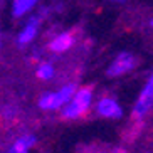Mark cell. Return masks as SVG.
<instances>
[{
	"label": "cell",
	"instance_id": "obj_1",
	"mask_svg": "<svg viewBox=\"0 0 153 153\" xmlns=\"http://www.w3.org/2000/svg\"><path fill=\"white\" fill-rule=\"evenodd\" d=\"M91 99H93V86H86L82 89H79L76 94L72 96L69 104L64 108L62 118L64 120H76L86 114V111L91 106Z\"/></svg>",
	"mask_w": 153,
	"mask_h": 153
},
{
	"label": "cell",
	"instance_id": "obj_2",
	"mask_svg": "<svg viewBox=\"0 0 153 153\" xmlns=\"http://www.w3.org/2000/svg\"><path fill=\"white\" fill-rule=\"evenodd\" d=\"M74 91H76V86L68 84V86H64L61 91H57V93H45L39 99V106L42 109H47V111H51V109H59L64 103H68V101L72 99Z\"/></svg>",
	"mask_w": 153,
	"mask_h": 153
},
{
	"label": "cell",
	"instance_id": "obj_3",
	"mask_svg": "<svg viewBox=\"0 0 153 153\" xmlns=\"http://www.w3.org/2000/svg\"><path fill=\"white\" fill-rule=\"evenodd\" d=\"M153 108V74L152 77L148 79L146 86H145V89L141 91V94H140L138 101H136L135 108H133V118L141 121Z\"/></svg>",
	"mask_w": 153,
	"mask_h": 153
},
{
	"label": "cell",
	"instance_id": "obj_4",
	"mask_svg": "<svg viewBox=\"0 0 153 153\" xmlns=\"http://www.w3.org/2000/svg\"><path fill=\"white\" fill-rule=\"evenodd\" d=\"M135 66H136L135 56H131L130 52H121V54L114 59V62L108 68V72H106V74H108L109 77L121 76V74H125V72L131 71Z\"/></svg>",
	"mask_w": 153,
	"mask_h": 153
},
{
	"label": "cell",
	"instance_id": "obj_5",
	"mask_svg": "<svg viewBox=\"0 0 153 153\" xmlns=\"http://www.w3.org/2000/svg\"><path fill=\"white\" fill-rule=\"evenodd\" d=\"M96 111H98L99 116H104V118H121L123 116L121 106L113 98H101L98 101V104H96Z\"/></svg>",
	"mask_w": 153,
	"mask_h": 153
},
{
	"label": "cell",
	"instance_id": "obj_6",
	"mask_svg": "<svg viewBox=\"0 0 153 153\" xmlns=\"http://www.w3.org/2000/svg\"><path fill=\"white\" fill-rule=\"evenodd\" d=\"M36 145V136L34 135H24L14 141V145L10 146L5 153H29V150Z\"/></svg>",
	"mask_w": 153,
	"mask_h": 153
},
{
	"label": "cell",
	"instance_id": "obj_7",
	"mask_svg": "<svg viewBox=\"0 0 153 153\" xmlns=\"http://www.w3.org/2000/svg\"><path fill=\"white\" fill-rule=\"evenodd\" d=\"M74 42V34L72 32H66V34H61L54 39V41L49 44V49L52 52H64V51H68L69 47L72 45Z\"/></svg>",
	"mask_w": 153,
	"mask_h": 153
},
{
	"label": "cell",
	"instance_id": "obj_8",
	"mask_svg": "<svg viewBox=\"0 0 153 153\" xmlns=\"http://www.w3.org/2000/svg\"><path fill=\"white\" fill-rule=\"evenodd\" d=\"M39 22H41V19L39 17H32L30 22L25 25V29H24L22 32H20V36H19V44H29V42L36 37L37 34V29H39Z\"/></svg>",
	"mask_w": 153,
	"mask_h": 153
},
{
	"label": "cell",
	"instance_id": "obj_9",
	"mask_svg": "<svg viewBox=\"0 0 153 153\" xmlns=\"http://www.w3.org/2000/svg\"><path fill=\"white\" fill-rule=\"evenodd\" d=\"M37 0H14V15L20 17L36 5Z\"/></svg>",
	"mask_w": 153,
	"mask_h": 153
},
{
	"label": "cell",
	"instance_id": "obj_10",
	"mask_svg": "<svg viewBox=\"0 0 153 153\" xmlns=\"http://www.w3.org/2000/svg\"><path fill=\"white\" fill-rule=\"evenodd\" d=\"M52 76H54V68H52V64L42 62L41 66L37 68V77H39V79L47 81V79H51Z\"/></svg>",
	"mask_w": 153,
	"mask_h": 153
},
{
	"label": "cell",
	"instance_id": "obj_11",
	"mask_svg": "<svg viewBox=\"0 0 153 153\" xmlns=\"http://www.w3.org/2000/svg\"><path fill=\"white\" fill-rule=\"evenodd\" d=\"M5 118L7 120H12V118H15V114H17V108L15 106H9V108H5Z\"/></svg>",
	"mask_w": 153,
	"mask_h": 153
},
{
	"label": "cell",
	"instance_id": "obj_12",
	"mask_svg": "<svg viewBox=\"0 0 153 153\" xmlns=\"http://www.w3.org/2000/svg\"><path fill=\"white\" fill-rule=\"evenodd\" d=\"M152 25H153V20H152Z\"/></svg>",
	"mask_w": 153,
	"mask_h": 153
}]
</instances>
